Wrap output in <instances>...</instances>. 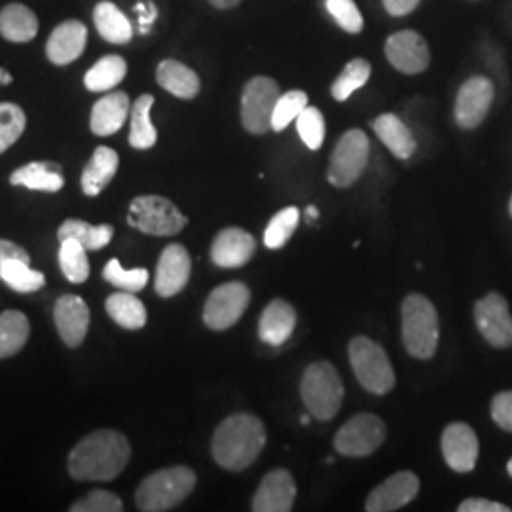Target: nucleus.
Returning a JSON list of instances; mask_svg holds the SVG:
<instances>
[{"label": "nucleus", "mask_w": 512, "mask_h": 512, "mask_svg": "<svg viewBox=\"0 0 512 512\" xmlns=\"http://www.w3.org/2000/svg\"><path fill=\"white\" fill-rule=\"evenodd\" d=\"M129 458L131 446L122 433L99 429L74 446L69 456V473L82 482L112 480L126 469Z\"/></svg>", "instance_id": "1"}, {"label": "nucleus", "mask_w": 512, "mask_h": 512, "mask_svg": "<svg viewBox=\"0 0 512 512\" xmlns=\"http://www.w3.org/2000/svg\"><path fill=\"white\" fill-rule=\"evenodd\" d=\"M266 446V427L253 414H234L213 435V458L226 471H243L255 463Z\"/></svg>", "instance_id": "2"}, {"label": "nucleus", "mask_w": 512, "mask_h": 512, "mask_svg": "<svg viewBox=\"0 0 512 512\" xmlns=\"http://www.w3.org/2000/svg\"><path fill=\"white\" fill-rule=\"evenodd\" d=\"M403 344L408 355L427 361L439 348L440 323L437 308L423 294H408L403 302Z\"/></svg>", "instance_id": "3"}, {"label": "nucleus", "mask_w": 512, "mask_h": 512, "mask_svg": "<svg viewBox=\"0 0 512 512\" xmlns=\"http://www.w3.org/2000/svg\"><path fill=\"white\" fill-rule=\"evenodd\" d=\"M196 482L198 478L192 469L183 465L167 467L148 475L141 482L135 494V503L143 512L171 511L192 494Z\"/></svg>", "instance_id": "4"}, {"label": "nucleus", "mask_w": 512, "mask_h": 512, "mask_svg": "<svg viewBox=\"0 0 512 512\" xmlns=\"http://www.w3.org/2000/svg\"><path fill=\"white\" fill-rule=\"evenodd\" d=\"M300 395L315 420L330 421L344 403V382L332 363L317 361L304 370Z\"/></svg>", "instance_id": "5"}, {"label": "nucleus", "mask_w": 512, "mask_h": 512, "mask_svg": "<svg viewBox=\"0 0 512 512\" xmlns=\"http://www.w3.org/2000/svg\"><path fill=\"white\" fill-rule=\"evenodd\" d=\"M349 365L359 384L372 395H387L395 387V370L385 349L366 336H355L349 342Z\"/></svg>", "instance_id": "6"}, {"label": "nucleus", "mask_w": 512, "mask_h": 512, "mask_svg": "<svg viewBox=\"0 0 512 512\" xmlns=\"http://www.w3.org/2000/svg\"><path fill=\"white\" fill-rule=\"evenodd\" d=\"M128 224L148 236H175L188 224L177 205L162 196H139L129 205Z\"/></svg>", "instance_id": "7"}, {"label": "nucleus", "mask_w": 512, "mask_h": 512, "mask_svg": "<svg viewBox=\"0 0 512 512\" xmlns=\"http://www.w3.org/2000/svg\"><path fill=\"white\" fill-rule=\"evenodd\" d=\"M370 141L363 129L346 131L330 156L327 179L336 188H348L357 183L368 164Z\"/></svg>", "instance_id": "8"}, {"label": "nucleus", "mask_w": 512, "mask_h": 512, "mask_svg": "<svg viewBox=\"0 0 512 512\" xmlns=\"http://www.w3.org/2000/svg\"><path fill=\"white\" fill-rule=\"evenodd\" d=\"M281 88L274 78L255 76L251 78L241 95V124L253 135H264L272 129L275 103Z\"/></svg>", "instance_id": "9"}, {"label": "nucleus", "mask_w": 512, "mask_h": 512, "mask_svg": "<svg viewBox=\"0 0 512 512\" xmlns=\"http://www.w3.org/2000/svg\"><path fill=\"white\" fill-rule=\"evenodd\" d=\"M387 427L376 414H357L346 421L334 437V448L346 458L372 456L384 444Z\"/></svg>", "instance_id": "10"}, {"label": "nucleus", "mask_w": 512, "mask_h": 512, "mask_svg": "<svg viewBox=\"0 0 512 512\" xmlns=\"http://www.w3.org/2000/svg\"><path fill=\"white\" fill-rule=\"evenodd\" d=\"M495 99L494 82L488 76H471L467 78L458 95H456V103H454V120L459 128L465 131H473L478 128L488 112L492 109Z\"/></svg>", "instance_id": "11"}, {"label": "nucleus", "mask_w": 512, "mask_h": 512, "mask_svg": "<svg viewBox=\"0 0 512 512\" xmlns=\"http://www.w3.org/2000/svg\"><path fill=\"white\" fill-rule=\"evenodd\" d=\"M251 302V291L245 283L230 281L209 294L203 308V323L213 330L234 327Z\"/></svg>", "instance_id": "12"}, {"label": "nucleus", "mask_w": 512, "mask_h": 512, "mask_svg": "<svg viewBox=\"0 0 512 512\" xmlns=\"http://www.w3.org/2000/svg\"><path fill=\"white\" fill-rule=\"evenodd\" d=\"M476 329L482 338L495 349L512 346V315L509 302L499 293H488L476 300Z\"/></svg>", "instance_id": "13"}, {"label": "nucleus", "mask_w": 512, "mask_h": 512, "mask_svg": "<svg viewBox=\"0 0 512 512\" xmlns=\"http://www.w3.org/2000/svg\"><path fill=\"white\" fill-rule=\"evenodd\" d=\"M385 57L399 73H425L431 65V52L427 40L418 31L404 29L387 38L385 42Z\"/></svg>", "instance_id": "14"}, {"label": "nucleus", "mask_w": 512, "mask_h": 512, "mask_svg": "<svg viewBox=\"0 0 512 512\" xmlns=\"http://www.w3.org/2000/svg\"><path fill=\"white\" fill-rule=\"evenodd\" d=\"M442 456L446 459L448 467L456 473H471L475 471L480 444L475 429L463 421H454L446 425L440 437Z\"/></svg>", "instance_id": "15"}, {"label": "nucleus", "mask_w": 512, "mask_h": 512, "mask_svg": "<svg viewBox=\"0 0 512 512\" xmlns=\"http://www.w3.org/2000/svg\"><path fill=\"white\" fill-rule=\"evenodd\" d=\"M420 494V478L412 471H401L389 476L380 486H376L366 497L365 509L368 512L399 511L412 503Z\"/></svg>", "instance_id": "16"}, {"label": "nucleus", "mask_w": 512, "mask_h": 512, "mask_svg": "<svg viewBox=\"0 0 512 512\" xmlns=\"http://www.w3.org/2000/svg\"><path fill=\"white\" fill-rule=\"evenodd\" d=\"M190 272H192V258L188 255L186 247L179 243L167 245L164 253L160 255L158 268H156V281H154L156 293L164 298L181 293L190 279Z\"/></svg>", "instance_id": "17"}, {"label": "nucleus", "mask_w": 512, "mask_h": 512, "mask_svg": "<svg viewBox=\"0 0 512 512\" xmlns=\"http://www.w3.org/2000/svg\"><path fill=\"white\" fill-rule=\"evenodd\" d=\"M55 327L69 348H78L90 329V308L80 296L65 294L57 300L54 310Z\"/></svg>", "instance_id": "18"}, {"label": "nucleus", "mask_w": 512, "mask_h": 512, "mask_svg": "<svg viewBox=\"0 0 512 512\" xmlns=\"http://www.w3.org/2000/svg\"><path fill=\"white\" fill-rule=\"evenodd\" d=\"M296 484L287 469H275L262 478L255 497V512H289L293 511Z\"/></svg>", "instance_id": "19"}, {"label": "nucleus", "mask_w": 512, "mask_h": 512, "mask_svg": "<svg viewBox=\"0 0 512 512\" xmlns=\"http://www.w3.org/2000/svg\"><path fill=\"white\" fill-rule=\"evenodd\" d=\"M256 251V239L241 228H224L213 241L211 258L220 268H241Z\"/></svg>", "instance_id": "20"}, {"label": "nucleus", "mask_w": 512, "mask_h": 512, "mask_svg": "<svg viewBox=\"0 0 512 512\" xmlns=\"http://www.w3.org/2000/svg\"><path fill=\"white\" fill-rule=\"evenodd\" d=\"M88 42V29L82 21H65L57 25L54 33L48 38L46 55L54 65H69L78 59L86 50Z\"/></svg>", "instance_id": "21"}, {"label": "nucleus", "mask_w": 512, "mask_h": 512, "mask_svg": "<svg viewBox=\"0 0 512 512\" xmlns=\"http://www.w3.org/2000/svg\"><path fill=\"white\" fill-rule=\"evenodd\" d=\"M294 327H296V311L293 306L283 298H275L260 315L258 336L264 344L279 348L293 336Z\"/></svg>", "instance_id": "22"}, {"label": "nucleus", "mask_w": 512, "mask_h": 512, "mask_svg": "<svg viewBox=\"0 0 512 512\" xmlns=\"http://www.w3.org/2000/svg\"><path fill=\"white\" fill-rule=\"evenodd\" d=\"M131 112L128 93L112 92L101 97L92 110L90 128L99 137H109L120 131Z\"/></svg>", "instance_id": "23"}, {"label": "nucleus", "mask_w": 512, "mask_h": 512, "mask_svg": "<svg viewBox=\"0 0 512 512\" xmlns=\"http://www.w3.org/2000/svg\"><path fill=\"white\" fill-rule=\"evenodd\" d=\"M372 129H374L376 137L384 143L395 158L408 160L416 152V139L397 114L387 112V114L378 116L372 122Z\"/></svg>", "instance_id": "24"}, {"label": "nucleus", "mask_w": 512, "mask_h": 512, "mask_svg": "<svg viewBox=\"0 0 512 512\" xmlns=\"http://www.w3.org/2000/svg\"><path fill=\"white\" fill-rule=\"evenodd\" d=\"M156 80L165 92H169L179 99H194L202 88L200 76L177 59H164L158 65Z\"/></svg>", "instance_id": "25"}, {"label": "nucleus", "mask_w": 512, "mask_h": 512, "mask_svg": "<svg viewBox=\"0 0 512 512\" xmlns=\"http://www.w3.org/2000/svg\"><path fill=\"white\" fill-rule=\"evenodd\" d=\"M118 165H120V158H118L116 150L109 147L95 148L90 164L84 167V173H82L84 194L90 198L99 196L114 179Z\"/></svg>", "instance_id": "26"}, {"label": "nucleus", "mask_w": 512, "mask_h": 512, "mask_svg": "<svg viewBox=\"0 0 512 512\" xmlns=\"http://www.w3.org/2000/svg\"><path fill=\"white\" fill-rule=\"evenodd\" d=\"M37 33L38 18L31 8L14 2L0 10V35L8 42H31Z\"/></svg>", "instance_id": "27"}, {"label": "nucleus", "mask_w": 512, "mask_h": 512, "mask_svg": "<svg viewBox=\"0 0 512 512\" xmlns=\"http://www.w3.org/2000/svg\"><path fill=\"white\" fill-rule=\"evenodd\" d=\"M10 183L14 186H25L29 190L59 192L65 181L61 175V165L52 162H33L16 169L10 175Z\"/></svg>", "instance_id": "28"}, {"label": "nucleus", "mask_w": 512, "mask_h": 512, "mask_svg": "<svg viewBox=\"0 0 512 512\" xmlns=\"http://www.w3.org/2000/svg\"><path fill=\"white\" fill-rule=\"evenodd\" d=\"M93 23L99 35L110 44H128L133 38V27L124 12L109 0H103L93 10Z\"/></svg>", "instance_id": "29"}, {"label": "nucleus", "mask_w": 512, "mask_h": 512, "mask_svg": "<svg viewBox=\"0 0 512 512\" xmlns=\"http://www.w3.org/2000/svg\"><path fill=\"white\" fill-rule=\"evenodd\" d=\"M154 107V97L150 93L141 95L131 105V129H129V145L137 150H148L158 141V131L150 120V110Z\"/></svg>", "instance_id": "30"}, {"label": "nucleus", "mask_w": 512, "mask_h": 512, "mask_svg": "<svg viewBox=\"0 0 512 512\" xmlns=\"http://www.w3.org/2000/svg\"><path fill=\"white\" fill-rule=\"evenodd\" d=\"M128 74V63L120 55L101 57L84 76V84L90 92H110Z\"/></svg>", "instance_id": "31"}, {"label": "nucleus", "mask_w": 512, "mask_h": 512, "mask_svg": "<svg viewBox=\"0 0 512 512\" xmlns=\"http://www.w3.org/2000/svg\"><path fill=\"white\" fill-rule=\"evenodd\" d=\"M112 234H114V228L110 224L93 226L84 220L76 219L65 220L57 230L59 241L76 239L80 245H84L86 251H99V249L107 247L112 239Z\"/></svg>", "instance_id": "32"}, {"label": "nucleus", "mask_w": 512, "mask_h": 512, "mask_svg": "<svg viewBox=\"0 0 512 512\" xmlns=\"http://www.w3.org/2000/svg\"><path fill=\"white\" fill-rule=\"evenodd\" d=\"M31 325L25 313L16 310L4 311L0 315V359L12 357L27 344Z\"/></svg>", "instance_id": "33"}, {"label": "nucleus", "mask_w": 512, "mask_h": 512, "mask_svg": "<svg viewBox=\"0 0 512 512\" xmlns=\"http://www.w3.org/2000/svg\"><path fill=\"white\" fill-rule=\"evenodd\" d=\"M110 317L124 329L139 330L147 325V308L133 293H116L107 298Z\"/></svg>", "instance_id": "34"}, {"label": "nucleus", "mask_w": 512, "mask_h": 512, "mask_svg": "<svg viewBox=\"0 0 512 512\" xmlns=\"http://www.w3.org/2000/svg\"><path fill=\"white\" fill-rule=\"evenodd\" d=\"M370 74H372V67L366 59H363V57L351 59L348 65L344 67V71L338 74V78L334 80V84L330 88L332 97L340 103L348 101L353 93L361 90L366 82L370 80Z\"/></svg>", "instance_id": "35"}, {"label": "nucleus", "mask_w": 512, "mask_h": 512, "mask_svg": "<svg viewBox=\"0 0 512 512\" xmlns=\"http://www.w3.org/2000/svg\"><path fill=\"white\" fill-rule=\"evenodd\" d=\"M0 279L18 293H35L46 285V277L29 266L25 260H8L0 270Z\"/></svg>", "instance_id": "36"}, {"label": "nucleus", "mask_w": 512, "mask_h": 512, "mask_svg": "<svg viewBox=\"0 0 512 512\" xmlns=\"http://www.w3.org/2000/svg\"><path fill=\"white\" fill-rule=\"evenodd\" d=\"M59 266L71 283H84L90 277V262L86 256V249L76 239L61 241Z\"/></svg>", "instance_id": "37"}, {"label": "nucleus", "mask_w": 512, "mask_h": 512, "mask_svg": "<svg viewBox=\"0 0 512 512\" xmlns=\"http://www.w3.org/2000/svg\"><path fill=\"white\" fill-rule=\"evenodd\" d=\"M300 224V209L298 207H285L275 213L266 232H264V245L268 249H281L289 239L293 238L294 230Z\"/></svg>", "instance_id": "38"}, {"label": "nucleus", "mask_w": 512, "mask_h": 512, "mask_svg": "<svg viewBox=\"0 0 512 512\" xmlns=\"http://www.w3.org/2000/svg\"><path fill=\"white\" fill-rule=\"evenodd\" d=\"M306 107H308V93L302 92V90L281 93L275 103L272 129L283 131V129L289 128L291 122H296V118Z\"/></svg>", "instance_id": "39"}, {"label": "nucleus", "mask_w": 512, "mask_h": 512, "mask_svg": "<svg viewBox=\"0 0 512 512\" xmlns=\"http://www.w3.org/2000/svg\"><path fill=\"white\" fill-rule=\"evenodd\" d=\"M27 126L25 112L14 103H0V154L12 147Z\"/></svg>", "instance_id": "40"}, {"label": "nucleus", "mask_w": 512, "mask_h": 512, "mask_svg": "<svg viewBox=\"0 0 512 512\" xmlns=\"http://www.w3.org/2000/svg\"><path fill=\"white\" fill-rule=\"evenodd\" d=\"M103 277L109 281L110 285L128 291V293H139L147 287L148 272L145 268H135V270H124L120 260L112 258L109 264L103 270Z\"/></svg>", "instance_id": "41"}, {"label": "nucleus", "mask_w": 512, "mask_h": 512, "mask_svg": "<svg viewBox=\"0 0 512 512\" xmlns=\"http://www.w3.org/2000/svg\"><path fill=\"white\" fill-rule=\"evenodd\" d=\"M296 129L302 143L310 150H319L325 143V116L315 107H306L296 118Z\"/></svg>", "instance_id": "42"}, {"label": "nucleus", "mask_w": 512, "mask_h": 512, "mask_svg": "<svg viewBox=\"0 0 512 512\" xmlns=\"http://www.w3.org/2000/svg\"><path fill=\"white\" fill-rule=\"evenodd\" d=\"M327 10L332 19L349 35H359L363 31V16L355 0H327Z\"/></svg>", "instance_id": "43"}, {"label": "nucleus", "mask_w": 512, "mask_h": 512, "mask_svg": "<svg viewBox=\"0 0 512 512\" xmlns=\"http://www.w3.org/2000/svg\"><path fill=\"white\" fill-rule=\"evenodd\" d=\"M71 512H122L124 503L118 495L110 494L107 490H95L92 494L74 501Z\"/></svg>", "instance_id": "44"}, {"label": "nucleus", "mask_w": 512, "mask_h": 512, "mask_svg": "<svg viewBox=\"0 0 512 512\" xmlns=\"http://www.w3.org/2000/svg\"><path fill=\"white\" fill-rule=\"evenodd\" d=\"M490 412L499 429L512 433V391L497 393L490 406Z\"/></svg>", "instance_id": "45"}, {"label": "nucleus", "mask_w": 512, "mask_h": 512, "mask_svg": "<svg viewBox=\"0 0 512 512\" xmlns=\"http://www.w3.org/2000/svg\"><path fill=\"white\" fill-rule=\"evenodd\" d=\"M459 512H511L509 505L497 503V501H490L484 497H471L465 499L458 507Z\"/></svg>", "instance_id": "46"}, {"label": "nucleus", "mask_w": 512, "mask_h": 512, "mask_svg": "<svg viewBox=\"0 0 512 512\" xmlns=\"http://www.w3.org/2000/svg\"><path fill=\"white\" fill-rule=\"evenodd\" d=\"M14 258L31 262V256L21 245L14 243V241H8V239H0V270H2L4 262L14 260Z\"/></svg>", "instance_id": "47"}, {"label": "nucleus", "mask_w": 512, "mask_h": 512, "mask_svg": "<svg viewBox=\"0 0 512 512\" xmlns=\"http://www.w3.org/2000/svg\"><path fill=\"white\" fill-rule=\"evenodd\" d=\"M420 0H384L385 12L393 18H403L418 8Z\"/></svg>", "instance_id": "48"}, {"label": "nucleus", "mask_w": 512, "mask_h": 512, "mask_svg": "<svg viewBox=\"0 0 512 512\" xmlns=\"http://www.w3.org/2000/svg\"><path fill=\"white\" fill-rule=\"evenodd\" d=\"M137 10L143 14L141 16V33H147L148 23H152L156 19V6L150 4H137Z\"/></svg>", "instance_id": "49"}, {"label": "nucleus", "mask_w": 512, "mask_h": 512, "mask_svg": "<svg viewBox=\"0 0 512 512\" xmlns=\"http://www.w3.org/2000/svg\"><path fill=\"white\" fill-rule=\"evenodd\" d=\"M209 2L219 10H230V8H236L241 0H209Z\"/></svg>", "instance_id": "50"}, {"label": "nucleus", "mask_w": 512, "mask_h": 512, "mask_svg": "<svg viewBox=\"0 0 512 512\" xmlns=\"http://www.w3.org/2000/svg\"><path fill=\"white\" fill-rule=\"evenodd\" d=\"M12 82V74L6 73L4 69H0V86H6Z\"/></svg>", "instance_id": "51"}, {"label": "nucleus", "mask_w": 512, "mask_h": 512, "mask_svg": "<svg viewBox=\"0 0 512 512\" xmlns=\"http://www.w3.org/2000/svg\"><path fill=\"white\" fill-rule=\"evenodd\" d=\"M306 217H308V220H315L319 217V211H317L315 205H310V207L306 209Z\"/></svg>", "instance_id": "52"}, {"label": "nucleus", "mask_w": 512, "mask_h": 512, "mask_svg": "<svg viewBox=\"0 0 512 512\" xmlns=\"http://www.w3.org/2000/svg\"><path fill=\"white\" fill-rule=\"evenodd\" d=\"M310 421V416H302V418H300L302 425H310Z\"/></svg>", "instance_id": "53"}, {"label": "nucleus", "mask_w": 512, "mask_h": 512, "mask_svg": "<svg viewBox=\"0 0 512 512\" xmlns=\"http://www.w3.org/2000/svg\"><path fill=\"white\" fill-rule=\"evenodd\" d=\"M507 473L512 476V458L509 459V463H507Z\"/></svg>", "instance_id": "54"}, {"label": "nucleus", "mask_w": 512, "mask_h": 512, "mask_svg": "<svg viewBox=\"0 0 512 512\" xmlns=\"http://www.w3.org/2000/svg\"><path fill=\"white\" fill-rule=\"evenodd\" d=\"M509 213H511V217H512V196H511V202H509Z\"/></svg>", "instance_id": "55"}]
</instances>
